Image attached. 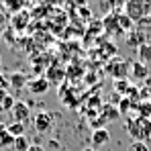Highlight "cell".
<instances>
[{
	"mask_svg": "<svg viewBox=\"0 0 151 151\" xmlns=\"http://www.w3.org/2000/svg\"><path fill=\"white\" fill-rule=\"evenodd\" d=\"M6 131H8V135H10L12 139H19V137L25 135V125H21V123H10V125H6Z\"/></svg>",
	"mask_w": 151,
	"mask_h": 151,
	"instance_id": "16",
	"label": "cell"
},
{
	"mask_svg": "<svg viewBox=\"0 0 151 151\" xmlns=\"http://www.w3.org/2000/svg\"><path fill=\"white\" fill-rule=\"evenodd\" d=\"M10 116H12V123L25 125V121H29V116H31L29 104H25V102H17V104L12 106V110H10Z\"/></svg>",
	"mask_w": 151,
	"mask_h": 151,
	"instance_id": "6",
	"label": "cell"
},
{
	"mask_svg": "<svg viewBox=\"0 0 151 151\" xmlns=\"http://www.w3.org/2000/svg\"><path fill=\"white\" fill-rule=\"evenodd\" d=\"M129 72H131V63L121 59V57H114L106 63V74L112 76L114 80H125Z\"/></svg>",
	"mask_w": 151,
	"mask_h": 151,
	"instance_id": "3",
	"label": "cell"
},
{
	"mask_svg": "<svg viewBox=\"0 0 151 151\" xmlns=\"http://www.w3.org/2000/svg\"><path fill=\"white\" fill-rule=\"evenodd\" d=\"M2 133H6V125H2V123H0V135H2Z\"/></svg>",
	"mask_w": 151,
	"mask_h": 151,
	"instance_id": "32",
	"label": "cell"
},
{
	"mask_svg": "<svg viewBox=\"0 0 151 151\" xmlns=\"http://www.w3.org/2000/svg\"><path fill=\"white\" fill-rule=\"evenodd\" d=\"M10 84H8V76H4L2 72H0V90H6Z\"/></svg>",
	"mask_w": 151,
	"mask_h": 151,
	"instance_id": "28",
	"label": "cell"
},
{
	"mask_svg": "<svg viewBox=\"0 0 151 151\" xmlns=\"http://www.w3.org/2000/svg\"><path fill=\"white\" fill-rule=\"evenodd\" d=\"M29 23V14L27 12H19L12 17V29H25Z\"/></svg>",
	"mask_w": 151,
	"mask_h": 151,
	"instance_id": "19",
	"label": "cell"
},
{
	"mask_svg": "<svg viewBox=\"0 0 151 151\" xmlns=\"http://www.w3.org/2000/svg\"><path fill=\"white\" fill-rule=\"evenodd\" d=\"M137 53H139V61L141 63H145V65H149L151 63V45H141L139 49H137Z\"/></svg>",
	"mask_w": 151,
	"mask_h": 151,
	"instance_id": "17",
	"label": "cell"
},
{
	"mask_svg": "<svg viewBox=\"0 0 151 151\" xmlns=\"http://www.w3.org/2000/svg\"><path fill=\"white\" fill-rule=\"evenodd\" d=\"M10 145H14V139L8 135V131L6 133H2L0 135V147H10Z\"/></svg>",
	"mask_w": 151,
	"mask_h": 151,
	"instance_id": "23",
	"label": "cell"
},
{
	"mask_svg": "<svg viewBox=\"0 0 151 151\" xmlns=\"http://www.w3.org/2000/svg\"><path fill=\"white\" fill-rule=\"evenodd\" d=\"M8 96V92L6 90H0V112H2V104H4V98Z\"/></svg>",
	"mask_w": 151,
	"mask_h": 151,
	"instance_id": "29",
	"label": "cell"
},
{
	"mask_svg": "<svg viewBox=\"0 0 151 151\" xmlns=\"http://www.w3.org/2000/svg\"><path fill=\"white\" fill-rule=\"evenodd\" d=\"M100 114L104 116V119H106V121H116V119L121 116V112H119V106H112V104H102Z\"/></svg>",
	"mask_w": 151,
	"mask_h": 151,
	"instance_id": "14",
	"label": "cell"
},
{
	"mask_svg": "<svg viewBox=\"0 0 151 151\" xmlns=\"http://www.w3.org/2000/svg\"><path fill=\"white\" fill-rule=\"evenodd\" d=\"M127 131H129V135L135 141L147 143L151 139V121L149 119H143V116H135V119H131L127 123Z\"/></svg>",
	"mask_w": 151,
	"mask_h": 151,
	"instance_id": "1",
	"label": "cell"
},
{
	"mask_svg": "<svg viewBox=\"0 0 151 151\" xmlns=\"http://www.w3.org/2000/svg\"><path fill=\"white\" fill-rule=\"evenodd\" d=\"M149 121H151V119H149Z\"/></svg>",
	"mask_w": 151,
	"mask_h": 151,
	"instance_id": "35",
	"label": "cell"
},
{
	"mask_svg": "<svg viewBox=\"0 0 151 151\" xmlns=\"http://www.w3.org/2000/svg\"><path fill=\"white\" fill-rule=\"evenodd\" d=\"M131 78L133 80H137V82H143V80H147L149 78V65H145V63H141V61H133L131 63Z\"/></svg>",
	"mask_w": 151,
	"mask_h": 151,
	"instance_id": "10",
	"label": "cell"
},
{
	"mask_svg": "<svg viewBox=\"0 0 151 151\" xmlns=\"http://www.w3.org/2000/svg\"><path fill=\"white\" fill-rule=\"evenodd\" d=\"M133 25H135V23L131 21V17H127L125 12H119V27H121V31H123V33L129 35V33L133 31Z\"/></svg>",
	"mask_w": 151,
	"mask_h": 151,
	"instance_id": "15",
	"label": "cell"
},
{
	"mask_svg": "<svg viewBox=\"0 0 151 151\" xmlns=\"http://www.w3.org/2000/svg\"><path fill=\"white\" fill-rule=\"evenodd\" d=\"M131 108H137V104H133V100H129V98L123 96V98L119 100V112H121V114H127Z\"/></svg>",
	"mask_w": 151,
	"mask_h": 151,
	"instance_id": "20",
	"label": "cell"
},
{
	"mask_svg": "<svg viewBox=\"0 0 151 151\" xmlns=\"http://www.w3.org/2000/svg\"><path fill=\"white\" fill-rule=\"evenodd\" d=\"M110 141V131L108 129H98V131H92V147L98 149L102 145H106Z\"/></svg>",
	"mask_w": 151,
	"mask_h": 151,
	"instance_id": "11",
	"label": "cell"
},
{
	"mask_svg": "<svg viewBox=\"0 0 151 151\" xmlns=\"http://www.w3.org/2000/svg\"><path fill=\"white\" fill-rule=\"evenodd\" d=\"M45 78H47L49 84H61L65 80V68H61L59 63H53V65H49Z\"/></svg>",
	"mask_w": 151,
	"mask_h": 151,
	"instance_id": "9",
	"label": "cell"
},
{
	"mask_svg": "<svg viewBox=\"0 0 151 151\" xmlns=\"http://www.w3.org/2000/svg\"><path fill=\"white\" fill-rule=\"evenodd\" d=\"M4 6H6L8 10H12V12H23V8H25V4H23V2H12V0H10V2H6Z\"/></svg>",
	"mask_w": 151,
	"mask_h": 151,
	"instance_id": "24",
	"label": "cell"
},
{
	"mask_svg": "<svg viewBox=\"0 0 151 151\" xmlns=\"http://www.w3.org/2000/svg\"><path fill=\"white\" fill-rule=\"evenodd\" d=\"M131 151H149V147H147V143H143V141H133Z\"/></svg>",
	"mask_w": 151,
	"mask_h": 151,
	"instance_id": "26",
	"label": "cell"
},
{
	"mask_svg": "<svg viewBox=\"0 0 151 151\" xmlns=\"http://www.w3.org/2000/svg\"><path fill=\"white\" fill-rule=\"evenodd\" d=\"M33 125L39 133H49L53 129V112H45V110L37 112L33 116Z\"/></svg>",
	"mask_w": 151,
	"mask_h": 151,
	"instance_id": "4",
	"label": "cell"
},
{
	"mask_svg": "<svg viewBox=\"0 0 151 151\" xmlns=\"http://www.w3.org/2000/svg\"><path fill=\"white\" fill-rule=\"evenodd\" d=\"M8 84H10L12 88L21 90V88H25L27 84H29V78H27L23 72H12V74L8 76Z\"/></svg>",
	"mask_w": 151,
	"mask_h": 151,
	"instance_id": "12",
	"label": "cell"
},
{
	"mask_svg": "<svg viewBox=\"0 0 151 151\" xmlns=\"http://www.w3.org/2000/svg\"><path fill=\"white\" fill-rule=\"evenodd\" d=\"M137 116H143V119H151V100H141L137 104Z\"/></svg>",
	"mask_w": 151,
	"mask_h": 151,
	"instance_id": "18",
	"label": "cell"
},
{
	"mask_svg": "<svg viewBox=\"0 0 151 151\" xmlns=\"http://www.w3.org/2000/svg\"><path fill=\"white\" fill-rule=\"evenodd\" d=\"M0 65H2V55H0Z\"/></svg>",
	"mask_w": 151,
	"mask_h": 151,
	"instance_id": "34",
	"label": "cell"
},
{
	"mask_svg": "<svg viewBox=\"0 0 151 151\" xmlns=\"http://www.w3.org/2000/svg\"><path fill=\"white\" fill-rule=\"evenodd\" d=\"M84 76H86V70H84V65H82V63H78V61L70 63V65L65 68V80H68L72 86H74L76 82L84 80Z\"/></svg>",
	"mask_w": 151,
	"mask_h": 151,
	"instance_id": "7",
	"label": "cell"
},
{
	"mask_svg": "<svg viewBox=\"0 0 151 151\" xmlns=\"http://www.w3.org/2000/svg\"><path fill=\"white\" fill-rule=\"evenodd\" d=\"M102 29L106 35H123L119 27V12H106L102 17Z\"/></svg>",
	"mask_w": 151,
	"mask_h": 151,
	"instance_id": "5",
	"label": "cell"
},
{
	"mask_svg": "<svg viewBox=\"0 0 151 151\" xmlns=\"http://www.w3.org/2000/svg\"><path fill=\"white\" fill-rule=\"evenodd\" d=\"M114 4H108V2H100V8L102 10H108V8H112Z\"/></svg>",
	"mask_w": 151,
	"mask_h": 151,
	"instance_id": "31",
	"label": "cell"
},
{
	"mask_svg": "<svg viewBox=\"0 0 151 151\" xmlns=\"http://www.w3.org/2000/svg\"><path fill=\"white\" fill-rule=\"evenodd\" d=\"M2 39H4V41H6L8 45H12V43H14V39H17V37H14V29H12V27H8V29L4 31Z\"/></svg>",
	"mask_w": 151,
	"mask_h": 151,
	"instance_id": "25",
	"label": "cell"
},
{
	"mask_svg": "<svg viewBox=\"0 0 151 151\" xmlns=\"http://www.w3.org/2000/svg\"><path fill=\"white\" fill-rule=\"evenodd\" d=\"M78 14H80V19H82V21H90V10H88L86 6H82Z\"/></svg>",
	"mask_w": 151,
	"mask_h": 151,
	"instance_id": "27",
	"label": "cell"
},
{
	"mask_svg": "<svg viewBox=\"0 0 151 151\" xmlns=\"http://www.w3.org/2000/svg\"><path fill=\"white\" fill-rule=\"evenodd\" d=\"M49 86H51V84L47 82L45 76H41V78H33V80H29V84H27L29 92L35 94V96H39V94H47Z\"/></svg>",
	"mask_w": 151,
	"mask_h": 151,
	"instance_id": "8",
	"label": "cell"
},
{
	"mask_svg": "<svg viewBox=\"0 0 151 151\" xmlns=\"http://www.w3.org/2000/svg\"><path fill=\"white\" fill-rule=\"evenodd\" d=\"M14 151H27L29 147H31V143H29V139H27L25 135L23 137H19V139H14Z\"/></svg>",
	"mask_w": 151,
	"mask_h": 151,
	"instance_id": "21",
	"label": "cell"
},
{
	"mask_svg": "<svg viewBox=\"0 0 151 151\" xmlns=\"http://www.w3.org/2000/svg\"><path fill=\"white\" fill-rule=\"evenodd\" d=\"M84 151H98V149H94V147H86Z\"/></svg>",
	"mask_w": 151,
	"mask_h": 151,
	"instance_id": "33",
	"label": "cell"
},
{
	"mask_svg": "<svg viewBox=\"0 0 151 151\" xmlns=\"http://www.w3.org/2000/svg\"><path fill=\"white\" fill-rule=\"evenodd\" d=\"M27 151H45V147H43V145H33V143H31V147H29Z\"/></svg>",
	"mask_w": 151,
	"mask_h": 151,
	"instance_id": "30",
	"label": "cell"
},
{
	"mask_svg": "<svg viewBox=\"0 0 151 151\" xmlns=\"http://www.w3.org/2000/svg\"><path fill=\"white\" fill-rule=\"evenodd\" d=\"M151 10L149 2H143V0H131L125 4V14L131 17V21H141L143 17H147V12Z\"/></svg>",
	"mask_w": 151,
	"mask_h": 151,
	"instance_id": "2",
	"label": "cell"
},
{
	"mask_svg": "<svg viewBox=\"0 0 151 151\" xmlns=\"http://www.w3.org/2000/svg\"><path fill=\"white\" fill-rule=\"evenodd\" d=\"M127 43L131 45V47H141V45H145V33H141V31H131L129 35H127Z\"/></svg>",
	"mask_w": 151,
	"mask_h": 151,
	"instance_id": "13",
	"label": "cell"
},
{
	"mask_svg": "<svg viewBox=\"0 0 151 151\" xmlns=\"http://www.w3.org/2000/svg\"><path fill=\"white\" fill-rule=\"evenodd\" d=\"M129 88H131V84H129L127 80H116V82H114V90H116L119 94H123V96H127Z\"/></svg>",
	"mask_w": 151,
	"mask_h": 151,
	"instance_id": "22",
	"label": "cell"
}]
</instances>
